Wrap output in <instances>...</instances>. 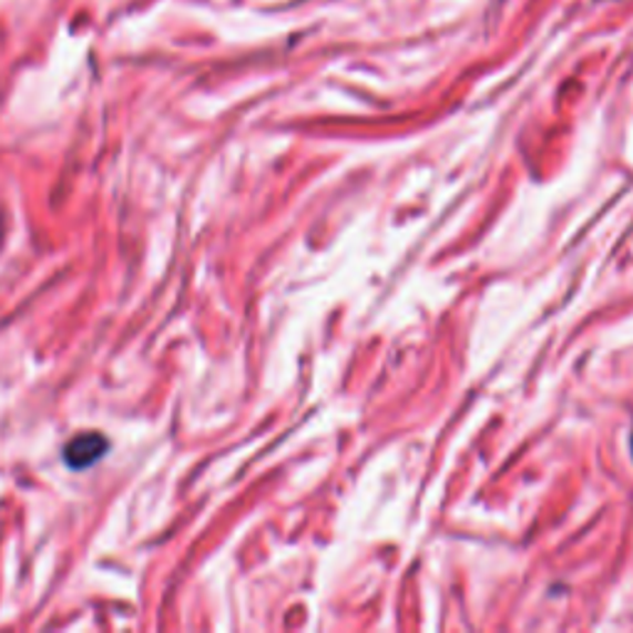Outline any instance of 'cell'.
Wrapping results in <instances>:
<instances>
[{
    "instance_id": "cell-3",
    "label": "cell",
    "mask_w": 633,
    "mask_h": 633,
    "mask_svg": "<svg viewBox=\"0 0 633 633\" xmlns=\"http://www.w3.org/2000/svg\"><path fill=\"white\" fill-rule=\"evenodd\" d=\"M0 223H3V221H0ZM0 233H3V231H0Z\"/></svg>"
},
{
    "instance_id": "cell-1",
    "label": "cell",
    "mask_w": 633,
    "mask_h": 633,
    "mask_svg": "<svg viewBox=\"0 0 633 633\" xmlns=\"http://www.w3.org/2000/svg\"><path fill=\"white\" fill-rule=\"evenodd\" d=\"M106 448H110V441H106L102 433L88 431V433L74 436L72 441L64 446L62 456H64V463H68L70 468L84 470V468L94 466L96 460L106 453Z\"/></svg>"
},
{
    "instance_id": "cell-2",
    "label": "cell",
    "mask_w": 633,
    "mask_h": 633,
    "mask_svg": "<svg viewBox=\"0 0 633 633\" xmlns=\"http://www.w3.org/2000/svg\"><path fill=\"white\" fill-rule=\"evenodd\" d=\"M629 446H631V456H633V431H631V441H629Z\"/></svg>"
}]
</instances>
